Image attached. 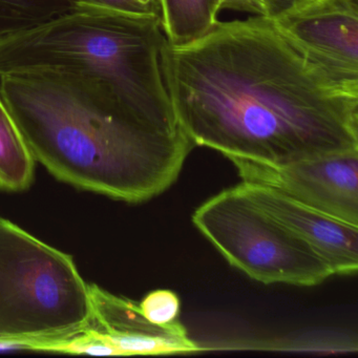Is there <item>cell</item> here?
Wrapping results in <instances>:
<instances>
[{
	"label": "cell",
	"instance_id": "cell-15",
	"mask_svg": "<svg viewBox=\"0 0 358 358\" xmlns=\"http://www.w3.org/2000/svg\"><path fill=\"white\" fill-rule=\"evenodd\" d=\"M262 1H263L264 17L275 20L303 7L313 0H262Z\"/></svg>",
	"mask_w": 358,
	"mask_h": 358
},
{
	"label": "cell",
	"instance_id": "cell-6",
	"mask_svg": "<svg viewBox=\"0 0 358 358\" xmlns=\"http://www.w3.org/2000/svg\"><path fill=\"white\" fill-rule=\"evenodd\" d=\"M243 182L278 190L297 202L358 226V152L273 166L231 159Z\"/></svg>",
	"mask_w": 358,
	"mask_h": 358
},
{
	"label": "cell",
	"instance_id": "cell-7",
	"mask_svg": "<svg viewBox=\"0 0 358 358\" xmlns=\"http://www.w3.org/2000/svg\"><path fill=\"white\" fill-rule=\"evenodd\" d=\"M272 22L331 81L358 93V0H313Z\"/></svg>",
	"mask_w": 358,
	"mask_h": 358
},
{
	"label": "cell",
	"instance_id": "cell-3",
	"mask_svg": "<svg viewBox=\"0 0 358 358\" xmlns=\"http://www.w3.org/2000/svg\"><path fill=\"white\" fill-rule=\"evenodd\" d=\"M161 20L77 8L43 26L0 38V76L53 73L96 85L144 122L183 131L165 87Z\"/></svg>",
	"mask_w": 358,
	"mask_h": 358
},
{
	"label": "cell",
	"instance_id": "cell-12",
	"mask_svg": "<svg viewBox=\"0 0 358 358\" xmlns=\"http://www.w3.org/2000/svg\"><path fill=\"white\" fill-rule=\"evenodd\" d=\"M76 9L72 0H0V38L38 28Z\"/></svg>",
	"mask_w": 358,
	"mask_h": 358
},
{
	"label": "cell",
	"instance_id": "cell-13",
	"mask_svg": "<svg viewBox=\"0 0 358 358\" xmlns=\"http://www.w3.org/2000/svg\"><path fill=\"white\" fill-rule=\"evenodd\" d=\"M144 317L160 327H169L178 324L180 311V299L171 290H155L148 293L139 303Z\"/></svg>",
	"mask_w": 358,
	"mask_h": 358
},
{
	"label": "cell",
	"instance_id": "cell-10",
	"mask_svg": "<svg viewBox=\"0 0 358 358\" xmlns=\"http://www.w3.org/2000/svg\"><path fill=\"white\" fill-rule=\"evenodd\" d=\"M224 0H160L161 28L167 43L183 45L200 39L219 22Z\"/></svg>",
	"mask_w": 358,
	"mask_h": 358
},
{
	"label": "cell",
	"instance_id": "cell-8",
	"mask_svg": "<svg viewBox=\"0 0 358 358\" xmlns=\"http://www.w3.org/2000/svg\"><path fill=\"white\" fill-rule=\"evenodd\" d=\"M245 194L324 259L333 274L352 275L358 269V226L335 219L261 184H238Z\"/></svg>",
	"mask_w": 358,
	"mask_h": 358
},
{
	"label": "cell",
	"instance_id": "cell-4",
	"mask_svg": "<svg viewBox=\"0 0 358 358\" xmlns=\"http://www.w3.org/2000/svg\"><path fill=\"white\" fill-rule=\"evenodd\" d=\"M92 317L90 285L73 257L0 217V347L68 336Z\"/></svg>",
	"mask_w": 358,
	"mask_h": 358
},
{
	"label": "cell",
	"instance_id": "cell-9",
	"mask_svg": "<svg viewBox=\"0 0 358 358\" xmlns=\"http://www.w3.org/2000/svg\"><path fill=\"white\" fill-rule=\"evenodd\" d=\"M91 324L112 345L117 355H156L194 352L200 348L188 338L180 322L160 327L148 322L139 303L90 285Z\"/></svg>",
	"mask_w": 358,
	"mask_h": 358
},
{
	"label": "cell",
	"instance_id": "cell-2",
	"mask_svg": "<svg viewBox=\"0 0 358 358\" xmlns=\"http://www.w3.org/2000/svg\"><path fill=\"white\" fill-rule=\"evenodd\" d=\"M0 96L35 161L56 179L141 203L169 189L194 144L144 122L96 85L53 73L0 76Z\"/></svg>",
	"mask_w": 358,
	"mask_h": 358
},
{
	"label": "cell",
	"instance_id": "cell-5",
	"mask_svg": "<svg viewBox=\"0 0 358 358\" xmlns=\"http://www.w3.org/2000/svg\"><path fill=\"white\" fill-rule=\"evenodd\" d=\"M192 223L230 265L263 284L311 287L334 275L322 257L259 208L240 185L203 203Z\"/></svg>",
	"mask_w": 358,
	"mask_h": 358
},
{
	"label": "cell",
	"instance_id": "cell-11",
	"mask_svg": "<svg viewBox=\"0 0 358 358\" xmlns=\"http://www.w3.org/2000/svg\"><path fill=\"white\" fill-rule=\"evenodd\" d=\"M35 159L0 96V189L24 192L34 180Z\"/></svg>",
	"mask_w": 358,
	"mask_h": 358
},
{
	"label": "cell",
	"instance_id": "cell-16",
	"mask_svg": "<svg viewBox=\"0 0 358 358\" xmlns=\"http://www.w3.org/2000/svg\"><path fill=\"white\" fill-rule=\"evenodd\" d=\"M223 9L248 12L257 16H264L262 0H224Z\"/></svg>",
	"mask_w": 358,
	"mask_h": 358
},
{
	"label": "cell",
	"instance_id": "cell-14",
	"mask_svg": "<svg viewBox=\"0 0 358 358\" xmlns=\"http://www.w3.org/2000/svg\"><path fill=\"white\" fill-rule=\"evenodd\" d=\"M76 8H91L133 16L161 20L160 0H72Z\"/></svg>",
	"mask_w": 358,
	"mask_h": 358
},
{
	"label": "cell",
	"instance_id": "cell-1",
	"mask_svg": "<svg viewBox=\"0 0 358 358\" xmlns=\"http://www.w3.org/2000/svg\"><path fill=\"white\" fill-rule=\"evenodd\" d=\"M161 66L176 118L194 146L282 166L358 152V93L331 81L264 16L217 22Z\"/></svg>",
	"mask_w": 358,
	"mask_h": 358
}]
</instances>
